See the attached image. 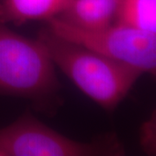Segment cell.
<instances>
[{"mask_svg": "<svg viewBox=\"0 0 156 156\" xmlns=\"http://www.w3.org/2000/svg\"><path fill=\"white\" fill-rule=\"evenodd\" d=\"M56 66L44 44L0 21V96L28 101L36 111L54 115L62 104Z\"/></svg>", "mask_w": 156, "mask_h": 156, "instance_id": "obj_1", "label": "cell"}, {"mask_svg": "<svg viewBox=\"0 0 156 156\" xmlns=\"http://www.w3.org/2000/svg\"><path fill=\"white\" fill-rule=\"evenodd\" d=\"M37 39L55 66L83 94L108 112H113L143 73L57 36L46 26Z\"/></svg>", "mask_w": 156, "mask_h": 156, "instance_id": "obj_2", "label": "cell"}, {"mask_svg": "<svg viewBox=\"0 0 156 156\" xmlns=\"http://www.w3.org/2000/svg\"><path fill=\"white\" fill-rule=\"evenodd\" d=\"M125 148L115 134L78 141L60 134L25 112L0 128V156H120Z\"/></svg>", "mask_w": 156, "mask_h": 156, "instance_id": "obj_3", "label": "cell"}, {"mask_svg": "<svg viewBox=\"0 0 156 156\" xmlns=\"http://www.w3.org/2000/svg\"><path fill=\"white\" fill-rule=\"evenodd\" d=\"M46 27L57 36L102 56L154 76L156 33L114 23L98 30H82L51 18Z\"/></svg>", "mask_w": 156, "mask_h": 156, "instance_id": "obj_4", "label": "cell"}, {"mask_svg": "<svg viewBox=\"0 0 156 156\" xmlns=\"http://www.w3.org/2000/svg\"><path fill=\"white\" fill-rule=\"evenodd\" d=\"M121 2L122 0H70L55 18L82 30L106 28L115 23Z\"/></svg>", "mask_w": 156, "mask_h": 156, "instance_id": "obj_5", "label": "cell"}, {"mask_svg": "<svg viewBox=\"0 0 156 156\" xmlns=\"http://www.w3.org/2000/svg\"><path fill=\"white\" fill-rule=\"evenodd\" d=\"M70 0H0V21L21 25L48 21L65 9Z\"/></svg>", "mask_w": 156, "mask_h": 156, "instance_id": "obj_6", "label": "cell"}, {"mask_svg": "<svg viewBox=\"0 0 156 156\" xmlns=\"http://www.w3.org/2000/svg\"><path fill=\"white\" fill-rule=\"evenodd\" d=\"M115 23L156 33V0H122Z\"/></svg>", "mask_w": 156, "mask_h": 156, "instance_id": "obj_7", "label": "cell"}]
</instances>
